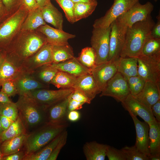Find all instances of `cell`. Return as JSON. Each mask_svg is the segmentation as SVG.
I'll return each instance as SVG.
<instances>
[{
  "instance_id": "1",
  "label": "cell",
  "mask_w": 160,
  "mask_h": 160,
  "mask_svg": "<svg viewBox=\"0 0 160 160\" xmlns=\"http://www.w3.org/2000/svg\"><path fill=\"white\" fill-rule=\"evenodd\" d=\"M47 43L44 35L36 30H21L4 50L6 56L20 67L26 60Z\"/></svg>"
},
{
  "instance_id": "2",
  "label": "cell",
  "mask_w": 160,
  "mask_h": 160,
  "mask_svg": "<svg viewBox=\"0 0 160 160\" xmlns=\"http://www.w3.org/2000/svg\"><path fill=\"white\" fill-rule=\"evenodd\" d=\"M155 23L150 15L146 19L127 28L120 57H138L144 44L151 36V31Z\"/></svg>"
},
{
  "instance_id": "3",
  "label": "cell",
  "mask_w": 160,
  "mask_h": 160,
  "mask_svg": "<svg viewBox=\"0 0 160 160\" xmlns=\"http://www.w3.org/2000/svg\"><path fill=\"white\" fill-rule=\"evenodd\" d=\"M15 103L27 134L47 122L46 111L28 93L19 95Z\"/></svg>"
},
{
  "instance_id": "4",
  "label": "cell",
  "mask_w": 160,
  "mask_h": 160,
  "mask_svg": "<svg viewBox=\"0 0 160 160\" xmlns=\"http://www.w3.org/2000/svg\"><path fill=\"white\" fill-rule=\"evenodd\" d=\"M67 122L59 124L46 122L27 134L23 149L26 155L38 151L64 130Z\"/></svg>"
},
{
  "instance_id": "5",
  "label": "cell",
  "mask_w": 160,
  "mask_h": 160,
  "mask_svg": "<svg viewBox=\"0 0 160 160\" xmlns=\"http://www.w3.org/2000/svg\"><path fill=\"white\" fill-rule=\"evenodd\" d=\"M29 11L23 5L0 24V49L5 50L21 30Z\"/></svg>"
},
{
  "instance_id": "6",
  "label": "cell",
  "mask_w": 160,
  "mask_h": 160,
  "mask_svg": "<svg viewBox=\"0 0 160 160\" xmlns=\"http://www.w3.org/2000/svg\"><path fill=\"white\" fill-rule=\"evenodd\" d=\"M111 30V25L105 28H93L91 44L95 53L96 65L108 61Z\"/></svg>"
},
{
  "instance_id": "7",
  "label": "cell",
  "mask_w": 160,
  "mask_h": 160,
  "mask_svg": "<svg viewBox=\"0 0 160 160\" xmlns=\"http://www.w3.org/2000/svg\"><path fill=\"white\" fill-rule=\"evenodd\" d=\"M153 8V5L150 1L143 4L138 1L115 20L118 25L127 29L135 23L146 19L151 15Z\"/></svg>"
},
{
  "instance_id": "8",
  "label": "cell",
  "mask_w": 160,
  "mask_h": 160,
  "mask_svg": "<svg viewBox=\"0 0 160 160\" xmlns=\"http://www.w3.org/2000/svg\"><path fill=\"white\" fill-rule=\"evenodd\" d=\"M138 75L146 81L160 83V53L137 58Z\"/></svg>"
},
{
  "instance_id": "9",
  "label": "cell",
  "mask_w": 160,
  "mask_h": 160,
  "mask_svg": "<svg viewBox=\"0 0 160 160\" xmlns=\"http://www.w3.org/2000/svg\"><path fill=\"white\" fill-rule=\"evenodd\" d=\"M73 88L57 90L41 89L27 93L46 111L50 106L68 97L73 91Z\"/></svg>"
},
{
  "instance_id": "10",
  "label": "cell",
  "mask_w": 160,
  "mask_h": 160,
  "mask_svg": "<svg viewBox=\"0 0 160 160\" xmlns=\"http://www.w3.org/2000/svg\"><path fill=\"white\" fill-rule=\"evenodd\" d=\"M140 0H113V3L104 16L96 20L93 28H108L118 17L128 11Z\"/></svg>"
},
{
  "instance_id": "11",
  "label": "cell",
  "mask_w": 160,
  "mask_h": 160,
  "mask_svg": "<svg viewBox=\"0 0 160 160\" xmlns=\"http://www.w3.org/2000/svg\"><path fill=\"white\" fill-rule=\"evenodd\" d=\"M130 94L127 80L117 72L108 82L100 96L111 97L121 102Z\"/></svg>"
},
{
  "instance_id": "12",
  "label": "cell",
  "mask_w": 160,
  "mask_h": 160,
  "mask_svg": "<svg viewBox=\"0 0 160 160\" xmlns=\"http://www.w3.org/2000/svg\"><path fill=\"white\" fill-rule=\"evenodd\" d=\"M53 46V45L48 43L43 45L22 63L20 66L21 71L31 74L39 67L52 63Z\"/></svg>"
},
{
  "instance_id": "13",
  "label": "cell",
  "mask_w": 160,
  "mask_h": 160,
  "mask_svg": "<svg viewBox=\"0 0 160 160\" xmlns=\"http://www.w3.org/2000/svg\"><path fill=\"white\" fill-rule=\"evenodd\" d=\"M108 61H116L120 57L127 29L118 25L115 20L111 25Z\"/></svg>"
},
{
  "instance_id": "14",
  "label": "cell",
  "mask_w": 160,
  "mask_h": 160,
  "mask_svg": "<svg viewBox=\"0 0 160 160\" xmlns=\"http://www.w3.org/2000/svg\"><path fill=\"white\" fill-rule=\"evenodd\" d=\"M121 103L123 107L129 114L139 116L148 125L156 120L151 108L140 102L131 94Z\"/></svg>"
},
{
  "instance_id": "15",
  "label": "cell",
  "mask_w": 160,
  "mask_h": 160,
  "mask_svg": "<svg viewBox=\"0 0 160 160\" xmlns=\"http://www.w3.org/2000/svg\"><path fill=\"white\" fill-rule=\"evenodd\" d=\"M117 61H107L96 65L91 71L100 93L108 82L117 72Z\"/></svg>"
},
{
  "instance_id": "16",
  "label": "cell",
  "mask_w": 160,
  "mask_h": 160,
  "mask_svg": "<svg viewBox=\"0 0 160 160\" xmlns=\"http://www.w3.org/2000/svg\"><path fill=\"white\" fill-rule=\"evenodd\" d=\"M36 30L44 35L47 43L52 45L68 44L69 39L76 37L74 35L52 28L47 24L40 26Z\"/></svg>"
},
{
  "instance_id": "17",
  "label": "cell",
  "mask_w": 160,
  "mask_h": 160,
  "mask_svg": "<svg viewBox=\"0 0 160 160\" xmlns=\"http://www.w3.org/2000/svg\"><path fill=\"white\" fill-rule=\"evenodd\" d=\"M133 121L136 132L135 146L141 152L148 156L149 126L145 122L140 121L135 116L130 114Z\"/></svg>"
},
{
  "instance_id": "18",
  "label": "cell",
  "mask_w": 160,
  "mask_h": 160,
  "mask_svg": "<svg viewBox=\"0 0 160 160\" xmlns=\"http://www.w3.org/2000/svg\"><path fill=\"white\" fill-rule=\"evenodd\" d=\"M18 94H26L36 89H47L49 86L41 83L30 73L22 72L15 79Z\"/></svg>"
},
{
  "instance_id": "19",
  "label": "cell",
  "mask_w": 160,
  "mask_h": 160,
  "mask_svg": "<svg viewBox=\"0 0 160 160\" xmlns=\"http://www.w3.org/2000/svg\"><path fill=\"white\" fill-rule=\"evenodd\" d=\"M160 85L159 83L146 81L142 91L134 96L140 102L151 108L160 100Z\"/></svg>"
},
{
  "instance_id": "20",
  "label": "cell",
  "mask_w": 160,
  "mask_h": 160,
  "mask_svg": "<svg viewBox=\"0 0 160 160\" xmlns=\"http://www.w3.org/2000/svg\"><path fill=\"white\" fill-rule=\"evenodd\" d=\"M69 96L50 106L46 110L47 122L57 124L67 122Z\"/></svg>"
},
{
  "instance_id": "21",
  "label": "cell",
  "mask_w": 160,
  "mask_h": 160,
  "mask_svg": "<svg viewBox=\"0 0 160 160\" xmlns=\"http://www.w3.org/2000/svg\"><path fill=\"white\" fill-rule=\"evenodd\" d=\"M73 88L80 91L91 101L97 94L100 93L91 73L77 77Z\"/></svg>"
},
{
  "instance_id": "22",
  "label": "cell",
  "mask_w": 160,
  "mask_h": 160,
  "mask_svg": "<svg viewBox=\"0 0 160 160\" xmlns=\"http://www.w3.org/2000/svg\"><path fill=\"white\" fill-rule=\"evenodd\" d=\"M51 64L58 71L65 72L76 77L91 73V71L82 65L75 57L64 62Z\"/></svg>"
},
{
  "instance_id": "23",
  "label": "cell",
  "mask_w": 160,
  "mask_h": 160,
  "mask_svg": "<svg viewBox=\"0 0 160 160\" xmlns=\"http://www.w3.org/2000/svg\"><path fill=\"white\" fill-rule=\"evenodd\" d=\"M108 145L93 141L86 143L83 150L87 160H104Z\"/></svg>"
},
{
  "instance_id": "24",
  "label": "cell",
  "mask_w": 160,
  "mask_h": 160,
  "mask_svg": "<svg viewBox=\"0 0 160 160\" xmlns=\"http://www.w3.org/2000/svg\"><path fill=\"white\" fill-rule=\"evenodd\" d=\"M41 12L46 23L51 24L56 28L63 30V18L62 14L51 1L41 8Z\"/></svg>"
},
{
  "instance_id": "25",
  "label": "cell",
  "mask_w": 160,
  "mask_h": 160,
  "mask_svg": "<svg viewBox=\"0 0 160 160\" xmlns=\"http://www.w3.org/2000/svg\"><path fill=\"white\" fill-rule=\"evenodd\" d=\"M21 72L20 67L7 57L5 54L0 65V88L4 81L15 79Z\"/></svg>"
},
{
  "instance_id": "26",
  "label": "cell",
  "mask_w": 160,
  "mask_h": 160,
  "mask_svg": "<svg viewBox=\"0 0 160 160\" xmlns=\"http://www.w3.org/2000/svg\"><path fill=\"white\" fill-rule=\"evenodd\" d=\"M149 126L148 157L160 156V122L156 120Z\"/></svg>"
},
{
  "instance_id": "27",
  "label": "cell",
  "mask_w": 160,
  "mask_h": 160,
  "mask_svg": "<svg viewBox=\"0 0 160 160\" xmlns=\"http://www.w3.org/2000/svg\"><path fill=\"white\" fill-rule=\"evenodd\" d=\"M117 72L126 80L130 77L138 76L137 58L120 57L117 61Z\"/></svg>"
},
{
  "instance_id": "28",
  "label": "cell",
  "mask_w": 160,
  "mask_h": 160,
  "mask_svg": "<svg viewBox=\"0 0 160 160\" xmlns=\"http://www.w3.org/2000/svg\"><path fill=\"white\" fill-rule=\"evenodd\" d=\"M65 130L38 151L26 155L23 160H48L63 137Z\"/></svg>"
},
{
  "instance_id": "29",
  "label": "cell",
  "mask_w": 160,
  "mask_h": 160,
  "mask_svg": "<svg viewBox=\"0 0 160 160\" xmlns=\"http://www.w3.org/2000/svg\"><path fill=\"white\" fill-rule=\"evenodd\" d=\"M46 24L42 16L41 8L38 7L29 12L22 25L21 30H35Z\"/></svg>"
},
{
  "instance_id": "30",
  "label": "cell",
  "mask_w": 160,
  "mask_h": 160,
  "mask_svg": "<svg viewBox=\"0 0 160 160\" xmlns=\"http://www.w3.org/2000/svg\"><path fill=\"white\" fill-rule=\"evenodd\" d=\"M27 135L23 134L1 143V148L3 156L22 150Z\"/></svg>"
},
{
  "instance_id": "31",
  "label": "cell",
  "mask_w": 160,
  "mask_h": 160,
  "mask_svg": "<svg viewBox=\"0 0 160 160\" xmlns=\"http://www.w3.org/2000/svg\"><path fill=\"white\" fill-rule=\"evenodd\" d=\"M74 57L73 49L68 43L53 45L52 63H57L64 62Z\"/></svg>"
},
{
  "instance_id": "32",
  "label": "cell",
  "mask_w": 160,
  "mask_h": 160,
  "mask_svg": "<svg viewBox=\"0 0 160 160\" xmlns=\"http://www.w3.org/2000/svg\"><path fill=\"white\" fill-rule=\"evenodd\" d=\"M51 63L39 67L31 74L41 83L48 85L58 71Z\"/></svg>"
},
{
  "instance_id": "33",
  "label": "cell",
  "mask_w": 160,
  "mask_h": 160,
  "mask_svg": "<svg viewBox=\"0 0 160 160\" xmlns=\"http://www.w3.org/2000/svg\"><path fill=\"white\" fill-rule=\"evenodd\" d=\"M24 133H27L24 124L19 116L17 119L6 130L0 135V142L11 139Z\"/></svg>"
},
{
  "instance_id": "34",
  "label": "cell",
  "mask_w": 160,
  "mask_h": 160,
  "mask_svg": "<svg viewBox=\"0 0 160 160\" xmlns=\"http://www.w3.org/2000/svg\"><path fill=\"white\" fill-rule=\"evenodd\" d=\"M77 77L65 72L58 71L50 84L58 88H73Z\"/></svg>"
},
{
  "instance_id": "35",
  "label": "cell",
  "mask_w": 160,
  "mask_h": 160,
  "mask_svg": "<svg viewBox=\"0 0 160 160\" xmlns=\"http://www.w3.org/2000/svg\"><path fill=\"white\" fill-rule=\"evenodd\" d=\"M97 3L84 2L74 3V23L86 18L92 14L95 10Z\"/></svg>"
},
{
  "instance_id": "36",
  "label": "cell",
  "mask_w": 160,
  "mask_h": 160,
  "mask_svg": "<svg viewBox=\"0 0 160 160\" xmlns=\"http://www.w3.org/2000/svg\"><path fill=\"white\" fill-rule=\"evenodd\" d=\"M77 58L82 65L91 71L96 66L95 53L92 47L82 49Z\"/></svg>"
},
{
  "instance_id": "37",
  "label": "cell",
  "mask_w": 160,
  "mask_h": 160,
  "mask_svg": "<svg viewBox=\"0 0 160 160\" xmlns=\"http://www.w3.org/2000/svg\"><path fill=\"white\" fill-rule=\"evenodd\" d=\"M159 53H160V39L151 36L144 44L140 56L150 55Z\"/></svg>"
},
{
  "instance_id": "38",
  "label": "cell",
  "mask_w": 160,
  "mask_h": 160,
  "mask_svg": "<svg viewBox=\"0 0 160 160\" xmlns=\"http://www.w3.org/2000/svg\"><path fill=\"white\" fill-rule=\"evenodd\" d=\"M126 160H149L148 156L140 151L135 145L125 146L121 149Z\"/></svg>"
},
{
  "instance_id": "39",
  "label": "cell",
  "mask_w": 160,
  "mask_h": 160,
  "mask_svg": "<svg viewBox=\"0 0 160 160\" xmlns=\"http://www.w3.org/2000/svg\"><path fill=\"white\" fill-rule=\"evenodd\" d=\"M64 12L68 20L74 23V3L71 0H56Z\"/></svg>"
},
{
  "instance_id": "40",
  "label": "cell",
  "mask_w": 160,
  "mask_h": 160,
  "mask_svg": "<svg viewBox=\"0 0 160 160\" xmlns=\"http://www.w3.org/2000/svg\"><path fill=\"white\" fill-rule=\"evenodd\" d=\"M1 115L7 117L15 121L19 116V112L15 103L12 102L2 106Z\"/></svg>"
},
{
  "instance_id": "41",
  "label": "cell",
  "mask_w": 160,
  "mask_h": 160,
  "mask_svg": "<svg viewBox=\"0 0 160 160\" xmlns=\"http://www.w3.org/2000/svg\"><path fill=\"white\" fill-rule=\"evenodd\" d=\"M1 87V90L5 93L9 97L18 94L15 79L4 81L2 84Z\"/></svg>"
},
{
  "instance_id": "42",
  "label": "cell",
  "mask_w": 160,
  "mask_h": 160,
  "mask_svg": "<svg viewBox=\"0 0 160 160\" xmlns=\"http://www.w3.org/2000/svg\"><path fill=\"white\" fill-rule=\"evenodd\" d=\"M106 156L109 160H126L124 154L121 149H118L108 145Z\"/></svg>"
},
{
  "instance_id": "43",
  "label": "cell",
  "mask_w": 160,
  "mask_h": 160,
  "mask_svg": "<svg viewBox=\"0 0 160 160\" xmlns=\"http://www.w3.org/2000/svg\"><path fill=\"white\" fill-rule=\"evenodd\" d=\"M9 15L16 12L21 6L23 0H2Z\"/></svg>"
},
{
  "instance_id": "44",
  "label": "cell",
  "mask_w": 160,
  "mask_h": 160,
  "mask_svg": "<svg viewBox=\"0 0 160 160\" xmlns=\"http://www.w3.org/2000/svg\"><path fill=\"white\" fill-rule=\"evenodd\" d=\"M68 136V132L65 130L59 142L53 150L48 160H55L58 157L61 150L66 143Z\"/></svg>"
},
{
  "instance_id": "45",
  "label": "cell",
  "mask_w": 160,
  "mask_h": 160,
  "mask_svg": "<svg viewBox=\"0 0 160 160\" xmlns=\"http://www.w3.org/2000/svg\"><path fill=\"white\" fill-rule=\"evenodd\" d=\"M70 98L78 102L84 104H90L91 101L80 91L74 89L73 91L69 95Z\"/></svg>"
},
{
  "instance_id": "46",
  "label": "cell",
  "mask_w": 160,
  "mask_h": 160,
  "mask_svg": "<svg viewBox=\"0 0 160 160\" xmlns=\"http://www.w3.org/2000/svg\"><path fill=\"white\" fill-rule=\"evenodd\" d=\"M145 82V81L141 78L139 81L129 89L130 94L134 96L137 95L143 89Z\"/></svg>"
},
{
  "instance_id": "47",
  "label": "cell",
  "mask_w": 160,
  "mask_h": 160,
  "mask_svg": "<svg viewBox=\"0 0 160 160\" xmlns=\"http://www.w3.org/2000/svg\"><path fill=\"white\" fill-rule=\"evenodd\" d=\"M26 155L23 150L15 153L4 156L2 160H23Z\"/></svg>"
},
{
  "instance_id": "48",
  "label": "cell",
  "mask_w": 160,
  "mask_h": 160,
  "mask_svg": "<svg viewBox=\"0 0 160 160\" xmlns=\"http://www.w3.org/2000/svg\"><path fill=\"white\" fill-rule=\"evenodd\" d=\"M157 21L152 29L151 35L153 38L160 39V13L156 17Z\"/></svg>"
},
{
  "instance_id": "49",
  "label": "cell",
  "mask_w": 160,
  "mask_h": 160,
  "mask_svg": "<svg viewBox=\"0 0 160 160\" xmlns=\"http://www.w3.org/2000/svg\"><path fill=\"white\" fill-rule=\"evenodd\" d=\"M83 105V103L70 98L69 96L68 105V112L72 111L80 110L82 108Z\"/></svg>"
},
{
  "instance_id": "50",
  "label": "cell",
  "mask_w": 160,
  "mask_h": 160,
  "mask_svg": "<svg viewBox=\"0 0 160 160\" xmlns=\"http://www.w3.org/2000/svg\"><path fill=\"white\" fill-rule=\"evenodd\" d=\"M81 117V114L78 110L68 111L67 115V120L71 122H75L78 121Z\"/></svg>"
},
{
  "instance_id": "51",
  "label": "cell",
  "mask_w": 160,
  "mask_h": 160,
  "mask_svg": "<svg viewBox=\"0 0 160 160\" xmlns=\"http://www.w3.org/2000/svg\"><path fill=\"white\" fill-rule=\"evenodd\" d=\"M152 113L156 119L160 122V100L151 107Z\"/></svg>"
},
{
  "instance_id": "52",
  "label": "cell",
  "mask_w": 160,
  "mask_h": 160,
  "mask_svg": "<svg viewBox=\"0 0 160 160\" xmlns=\"http://www.w3.org/2000/svg\"><path fill=\"white\" fill-rule=\"evenodd\" d=\"M22 4L24 5L29 11L38 7L36 0H23Z\"/></svg>"
},
{
  "instance_id": "53",
  "label": "cell",
  "mask_w": 160,
  "mask_h": 160,
  "mask_svg": "<svg viewBox=\"0 0 160 160\" xmlns=\"http://www.w3.org/2000/svg\"><path fill=\"white\" fill-rule=\"evenodd\" d=\"M0 121L4 131L7 129L14 121L2 115H1Z\"/></svg>"
},
{
  "instance_id": "54",
  "label": "cell",
  "mask_w": 160,
  "mask_h": 160,
  "mask_svg": "<svg viewBox=\"0 0 160 160\" xmlns=\"http://www.w3.org/2000/svg\"><path fill=\"white\" fill-rule=\"evenodd\" d=\"M9 15L2 0H0V24Z\"/></svg>"
},
{
  "instance_id": "55",
  "label": "cell",
  "mask_w": 160,
  "mask_h": 160,
  "mask_svg": "<svg viewBox=\"0 0 160 160\" xmlns=\"http://www.w3.org/2000/svg\"><path fill=\"white\" fill-rule=\"evenodd\" d=\"M12 102L9 96L4 92L0 91V104L2 106L10 103Z\"/></svg>"
},
{
  "instance_id": "56",
  "label": "cell",
  "mask_w": 160,
  "mask_h": 160,
  "mask_svg": "<svg viewBox=\"0 0 160 160\" xmlns=\"http://www.w3.org/2000/svg\"><path fill=\"white\" fill-rule=\"evenodd\" d=\"M51 0H36L38 7L42 8L50 2Z\"/></svg>"
},
{
  "instance_id": "57",
  "label": "cell",
  "mask_w": 160,
  "mask_h": 160,
  "mask_svg": "<svg viewBox=\"0 0 160 160\" xmlns=\"http://www.w3.org/2000/svg\"><path fill=\"white\" fill-rule=\"evenodd\" d=\"M74 3L77 2H84L89 3H97L96 0H71Z\"/></svg>"
},
{
  "instance_id": "58",
  "label": "cell",
  "mask_w": 160,
  "mask_h": 160,
  "mask_svg": "<svg viewBox=\"0 0 160 160\" xmlns=\"http://www.w3.org/2000/svg\"><path fill=\"white\" fill-rule=\"evenodd\" d=\"M5 51L4 49H0V65L5 55Z\"/></svg>"
},
{
  "instance_id": "59",
  "label": "cell",
  "mask_w": 160,
  "mask_h": 160,
  "mask_svg": "<svg viewBox=\"0 0 160 160\" xmlns=\"http://www.w3.org/2000/svg\"><path fill=\"white\" fill-rule=\"evenodd\" d=\"M149 160H160V156H154L148 157Z\"/></svg>"
},
{
  "instance_id": "60",
  "label": "cell",
  "mask_w": 160,
  "mask_h": 160,
  "mask_svg": "<svg viewBox=\"0 0 160 160\" xmlns=\"http://www.w3.org/2000/svg\"><path fill=\"white\" fill-rule=\"evenodd\" d=\"M1 143L0 142V160H2V159L3 157V156L2 153L1 148Z\"/></svg>"
},
{
  "instance_id": "61",
  "label": "cell",
  "mask_w": 160,
  "mask_h": 160,
  "mask_svg": "<svg viewBox=\"0 0 160 160\" xmlns=\"http://www.w3.org/2000/svg\"><path fill=\"white\" fill-rule=\"evenodd\" d=\"M0 116H1V115H0V135L4 131L2 127L1 124V121H0Z\"/></svg>"
},
{
  "instance_id": "62",
  "label": "cell",
  "mask_w": 160,
  "mask_h": 160,
  "mask_svg": "<svg viewBox=\"0 0 160 160\" xmlns=\"http://www.w3.org/2000/svg\"><path fill=\"white\" fill-rule=\"evenodd\" d=\"M2 105L0 104V115H1V109L2 107Z\"/></svg>"
},
{
  "instance_id": "63",
  "label": "cell",
  "mask_w": 160,
  "mask_h": 160,
  "mask_svg": "<svg viewBox=\"0 0 160 160\" xmlns=\"http://www.w3.org/2000/svg\"><path fill=\"white\" fill-rule=\"evenodd\" d=\"M154 0L156 2V1H157V0Z\"/></svg>"
},
{
  "instance_id": "64",
  "label": "cell",
  "mask_w": 160,
  "mask_h": 160,
  "mask_svg": "<svg viewBox=\"0 0 160 160\" xmlns=\"http://www.w3.org/2000/svg\"><path fill=\"white\" fill-rule=\"evenodd\" d=\"M55 0V1L56 0Z\"/></svg>"
}]
</instances>
